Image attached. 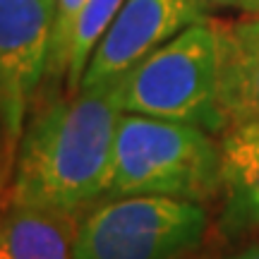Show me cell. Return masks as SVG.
<instances>
[{
	"instance_id": "6da1fadb",
	"label": "cell",
	"mask_w": 259,
	"mask_h": 259,
	"mask_svg": "<svg viewBox=\"0 0 259 259\" xmlns=\"http://www.w3.org/2000/svg\"><path fill=\"white\" fill-rule=\"evenodd\" d=\"M120 111L108 89H79L44 103L19 139L10 197L82 213L103 199Z\"/></svg>"
},
{
	"instance_id": "7a4b0ae2",
	"label": "cell",
	"mask_w": 259,
	"mask_h": 259,
	"mask_svg": "<svg viewBox=\"0 0 259 259\" xmlns=\"http://www.w3.org/2000/svg\"><path fill=\"white\" fill-rule=\"evenodd\" d=\"M221 192V144L211 132L120 113L103 199L176 197L209 202ZM101 199V202H103Z\"/></svg>"
},
{
	"instance_id": "3957f363",
	"label": "cell",
	"mask_w": 259,
	"mask_h": 259,
	"mask_svg": "<svg viewBox=\"0 0 259 259\" xmlns=\"http://www.w3.org/2000/svg\"><path fill=\"white\" fill-rule=\"evenodd\" d=\"M219 79V34L211 17H206L151 51L106 89L120 113L187 122L221 135L226 120Z\"/></svg>"
},
{
	"instance_id": "277c9868",
	"label": "cell",
	"mask_w": 259,
	"mask_h": 259,
	"mask_svg": "<svg viewBox=\"0 0 259 259\" xmlns=\"http://www.w3.org/2000/svg\"><path fill=\"white\" fill-rule=\"evenodd\" d=\"M209 216L176 197H118L77 219L74 259H187L204 242Z\"/></svg>"
},
{
	"instance_id": "5b68a950",
	"label": "cell",
	"mask_w": 259,
	"mask_h": 259,
	"mask_svg": "<svg viewBox=\"0 0 259 259\" xmlns=\"http://www.w3.org/2000/svg\"><path fill=\"white\" fill-rule=\"evenodd\" d=\"M56 10L46 0H0V130L19 144L27 113L48 74Z\"/></svg>"
},
{
	"instance_id": "8992f818",
	"label": "cell",
	"mask_w": 259,
	"mask_h": 259,
	"mask_svg": "<svg viewBox=\"0 0 259 259\" xmlns=\"http://www.w3.org/2000/svg\"><path fill=\"white\" fill-rule=\"evenodd\" d=\"M202 19L206 10L199 0H125L94 48L79 89L111 87L132 65Z\"/></svg>"
},
{
	"instance_id": "52a82bcc",
	"label": "cell",
	"mask_w": 259,
	"mask_h": 259,
	"mask_svg": "<svg viewBox=\"0 0 259 259\" xmlns=\"http://www.w3.org/2000/svg\"><path fill=\"white\" fill-rule=\"evenodd\" d=\"M211 22L221 51L219 101L226 130L259 127V12Z\"/></svg>"
},
{
	"instance_id": "ba28073f",
	"label": "cell",
	"mask_w": 259,
	"mask_h": 259,
	"mask_svg": "<svg viewBox=\"0 0 259 259\" xmlns=\"http://www.w3.org/2000/svg\"><path fill=\"white\" fill-rule=\"evenodd\" d=\"M221 231L242 238L259 231V127L240 125L221 132Z\"/></svg>"
},
{
	"instance_id": "9c48e42d",
	"label": "cell",
	"mask_w": 259,
	"mask_h": 259,
	"mask_svg": "<svg viewBox=\"0 0 259 259\" xmlns=\"http://www.w3.org/2000/svg\"><path fill=\"white\" fill-rule=\"evenodd\" d=\"M79 213L0 202V259H74V231Z\"/></svg>"
},
{
	"instance_id": "30bf717a",
	"label": "cell",
	"mask_w": 259,
	"mask_h": 259,
	"mask_svg": "<svg viewBox=\"0 0 259 259\" xmlns=\"http://www.w3.org/2000/svg\"><path fill=\"white\" fill-rule=\"evenodd\" d=\"M122 3L125 0H87L84 8L79 10L70 36V51H67V77H65L67 92H79L84 70L94 48L99 46L103 34L113 24Z\"/></svg>"
},
{
	"instance_id": "8fae6325",
	"label": "cell",
	"mask_w": 259,
	"mask_h": 259,
	"mask_svg": "<svg viewBox=\"0 0 259 259\" xmlns=\"http://www.w3.org/2000/svg\"><path fill=\"white\" fill-rule=\"evenodd\" d=\"M87 0H58L56 22H53V41H51V60H48V79L51 84L63 82L67 77V51L72 36L74 19Z\"/></svg>"
},
{
	"instance_id": "7c38bea8",
	"label": "cell",
	"mask_w": 259,
	"mask_h": 259,
	"mask_svg": "<svg viewBox=\"0 0 259 259\" xmlns=\"http://www.w3.org/2000/svg\"><path fill=\"white\" fill-rule=\"evenodd\" d=\"M206 12H240V15H250L259 12V0H199Z\"/></svg>"
},
{
	"instance_id": "4fadbf2b",
	"label": "cell",
	"mask_w": 259,
	"mask_h": 259,
	"mask_svg": "<svg viewBox=\"0 0 259 259\" xmlns=\"http://www.w3.org/2000/svg\"><path fill=\"white\" fill-rule=\"evenodd\" d=\"M226 259H259V245H250V247L235 252V254H231V257H226Z\"/></svg>"
},
{
	"instance_id": "5bb4252c",
	"label": "cell",
	"mask_w": 259,
	"mask_h": 259,
	"mask_svg": "<svg viewBox=\"0 0 259 259\" xmlns=\"http://www.w3.org/2000/svg\"><path fill=\"white\" fill-rule=\"evenodd\" d=\"M46 3H48V5H51V8H53V10L58 8V0H46Z\"/></svg>"
}]
</instances>
